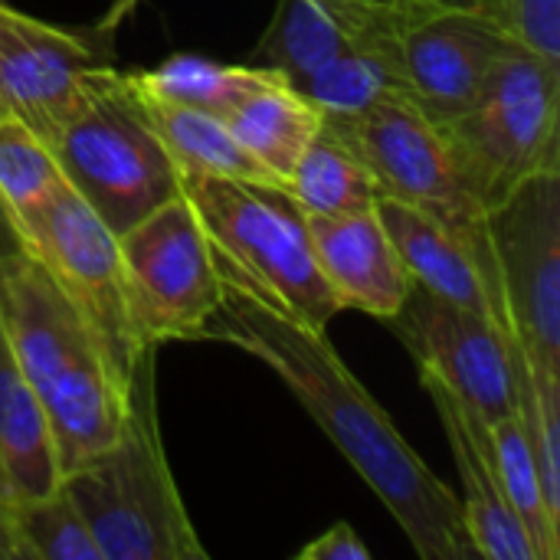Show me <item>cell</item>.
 <instances>
[{
	"instance_id": "cell-1",
	"label": "cell",
	"mask_w": 560,
	"mask_h": 560,
	"mask_svg": "<svg viewBox=\"0 0 560 560\" xmlns=\"http://www.w3.org/2000/svg\"><path fill=\"white\" fill-rule=\"evenodd\" d=\"M217 272L220 302L203 325V341H226L262 361L384 502L420 558H479L456 492L413 453L387 410L338 358L328 335L262 302L223 269Z\"/></svg>"
},
{
	"instance_id": "cell-2",
	"label": "cell",
	"mask_w": 560,
	"mask_h": 560,
	"mask_svg": "<svg viewBox=\"0 0 560 560\" xmlns=\"http://www.w3.org/2000/svg\"><path fill=\"white\" fill-rule=\"evenodd\" d=\"M0 328L46 410L62 476L102 456L121 436L128 384L79 308L16 236L0 243Z\"/></svg>"
},
{
	"instance_id": "cell-3",
	"label": "cell",
	"mask_w": 560,
	"mask_h": 560,
	"mask_svg": "<svg viewBox=\"0 0 560 560\" xmlns=\"http://www.w3.org/2000/svg\"><path fill=\"white\" fill-rule=\"evenodd\" d=\"M154 361L158 345H148L131 368L121 436L62 476L102 560H207L161 443Z\"/></svg>"
},
{
	"instance_id": "cell-4",
	"label": "cell",
	"mask_w": 560,
	"mask_h": 560,
	"mask_svg": "<svg viewBox=\"0 0 560 560\" xmlns=\"http://www.w3.org/2000/svg\"><path fill=\"white\" fill-rule=\"evenodd\" d=\"M180 194L203 223L217 269L295 322L325 331L341 312L308 233V217L282 184L180 174Z\"/></svg>"
},
{
	"instance_id": "cell-5",
	"label": "cell",
	"mask_w": 560,
	"mask_h": 560,
	"mask_svg": "<svg viewBox=\"0 0 560 560\" xmlns=\"http://www.w3.org/2000/svg\"><path fill=\"white\" fill-rule=\"evenodd\" d=\"M66 184L118 236L180 197V171L141 118L125 72L98 62L79 112L49 138Z\"/></svg>"
},
{
	"instance_id": "cell-6",
	"label": "cell",
	"mask_w": 560,
	"mask_h": 560,
	"mask_svg": "<svg viewBox=\"0 0 560 560\" xmlns=\"http://www.w3.org/2000/svg\"><path fill=\"white\" fill-rule=\"evenodd\" d=\"M558 98V59L518 46L479 102L440 125L466 187L486 213L532 174L560 167Z\"/></svg>"
},
{
	"instance_id": "cell-7",
	"label": "cell",
	"mask_w": 560,
	"mask_h": 560,
	"mask_svg": "<svg viewBox=\"0 0 560 560\" xmlns=\"http://www.w3.org/2000/svg\"><path fill=\"white\" fill-rule=\"evenodd\" d=\"M322 128L338 135L368 164L381 197L400 200L446 223L476 256L479 272L502 308L486 207L466 187L440 125L407 98H390L348 118H322Z\"/></svg>"
},
{
	"instance_id": "cell-8",
	"label": "cell",
	"mask_w": 560,
	"mask_h": 560,
	"mask_svg": "<svg viewBox=\"0 0 560 560\" xmlns=\"http://www.w3.org/2000/svg\"><path fill=\"white\" fill-rule=\"evenodd\" d=\"M10 230L79 308L102 341L115 374L128 384L131 368L148 345L131 318L118 236L66 180L39 207L10 220Z\"/></svg>"
},
{
	"instance_id": "cell-9",
	"label": "cell",
	"mask_w": 560,
	"mask_h": 560,
	"mask_svg": "<svg viewBox=\"0 0 560 560\" xmlns=\"http://www.w3.org/2000/svg\"><path fill=\"white\" fill-rule=\"evenodd\" d=\"M486 226L505 328L535 371L560 377V167L522 180Z\"/></svg>"
},
{
	"instance_id": "cell-10",
	"label": "cell",
	"mask_w": 560,
	"mask_h": 560,
	"mask_svg": "<svg viewBox=\"0 0 560 560\" xmlns=\"http://www.w3.org/2000/svg\"><path fill=\"white\" fill-rule=\"evenodd\" d=\"M118 253L141 341H203L220 302V272L190 200L180 194L131 223L118 233Z\"/></svg>"
},
{
	"instance_id": "cell-11",
	"label": "cell",
	"mask_w": 560,
	"mask_h": 560,
	"mask_svg": "<svg viewBox=\"0 0 560 560\" xmlns=\"http://www.w3.org/2000/svg\"><path fill=\"white\" fill-rule=\"evenodd\" d=\"M387 322L420 364V374L440 381L469 413L489 427L515 413L522 348L499 322L453 305L417 282Z\"/></svg>"
},
{
	"instance_id": "cell-12",
	"label": "cell",
	"mask_w": 560,
	"mask_h": 560,
	"mask_svg": "<svg viewBox=\"0 0 560 560\" xmlns=\"http://www.w3.org/2000/svg\"><path fill=\"white\" fill-rule=\"evenodd\" d=\"M518 46L525 43L499 16L430 7L397 36L404 98L433 125H446L479 102Z\"/></svg>"
},
{
	"instance_id": "cell-13",
	"label": "cell",
	"mask_w": 560,
	"mask_h": 560,
	"mask_svg": "<svg viewBox=\"0 0 560 560\" xmlns=\"http://www.w3.org/2000/svg\"><path fill=\"white\" fill-rule=\"evenodd\" d=\"M108 62L72 30L26 16L0 0V108L46 144L79 112L89 72Z\"/></svg>"
},
{
	"instance_id": "cell-14",
	"label": "cell",
	"mask_w": 560,
	"mask_h": 560,
	"mask_svg": "<svg viewBox=\"0 0 560 560\" xmlns=\"http://www.w3.org/2000/svg\"><path fill=\"white\" fill-rule=\"evenodd\" d=\"M423 387L436 407L456 459V472L463 482V522L476 555L489 560H541L499 482L489 423L469 413L440 381L423 374Z\"/></svg>"
},
{
	"instance_id": "cell-15",
	"label": "cell",
	"mask_w": 560,
	"mask_h": 560,
	"mask_svg": "<svg viewBox=\"0 0 560 560\" xmlns=\"http://www.w3.org/2000/svg\"><path fill=\"white\" fill-rule=\"evenodd\" d=\"M308 233L315 262L341 308H358L384 322L394 318L413 279L407 276L377 210L308 217Z\"/></svg>"
},
{
	"instance_id": "cell-16",
	"label": "cell",
	"mask_w": 560,
	"mask_h": 560,
	"mask_svg": "<svg viewBox=\"0 0 560 560\" xmlns=\"http://www.w3.org/2000/svg\"><path fill=\"white\" fill-rule=\"evenodd\" d=\"M374 210H377L407 276L417 285L430 289L433 295H440L453 305L489 315L492 322H499L505 328L502 308H499L489 282L482 279L476 256L446 223H440L436 217H430L417 207L390 200V197H377Z\"/></svg>"
},
{
	"instance_id": "cell-17",
	"label": "cell",
	"mask_w": 560,
	"mask_h": 560,
	"mask_svg": "<svg viewBox=\"0 0 560 560\" xmlns=\"http://www.w3.org/2000/svg\"><path fill=\"white\" fill-rule=\"evenodd\" d=\"M62 486L52 430L0 328V495L10 505Z\"/></svg>"
},
{
	"instance_id": "cell-18",
	"label": "cell",
	"mask_w": 560,
	"mask_h": 560,
	"mask_svg": "<svg viewBox=\"0 0 560 560\" xmlns=\"http://www.w3.org/2000/svg\"><path fill=\"white\" fill-rule=\"evenodd\" d=\"M131 98L148 121V128L158 135L171 161L180 174H210V177H236V180H262L276 184L262 164L233 138L226 121L213 112L154 95L144 89L131 72H125Z\"/></svg>"
},
{
	"instance_id": "cell-19",
	"label": "cell",
	"mask_w": 560,
	"mask_h": 560,
	"mask_svg": "<svg viewBox=\"0 0 560 560\" xmlns=\"http://www.w3.org/2000/svg\"><path fill=\"white\" fill-rule=\"evenodd\" d=\"M233 138L262 164V171L285 187L299 154L322 128V115L308 105L282 75L266 79L249 95H243L226 115Z\"/></svg>"
},
{
	"instance_id": "cell-20",
	"label": "cell",
	"mask_w": 560,
	"mask_h": 560,
	"mask_svg": "<svg viewBox=\"0 0 560 560\" xmlns=\"http://www.w3.org/2000/svg\"><path fill=\"white\" fill-rule=\"evenodd\" d=\"M295 92L315 105L322 118H348L381 102L404 98L397 43L351 46L299 82Z\"/></svg>"
},
{
	"instance_id": "cell-21",
	"label": "cell",
	"mask_w": 560,
	"mask_h": 560,
	"mask_svg": "<svg viewBox=\"0 0 560 560\" xmlns=\"http://www.w3.org/2000/svg\"><path fill=\"white\" fill-rule=\"evenodd\" d=\"M285 190L308 217H345L371 210L381 197L368 164L328 128L308 141L299 154Z\"/></svg>"
},
{
	"instance_id": "cell-22",
	"label": "cell",
	"mask_w": 560,
	"mask_h": 560,
	"mask_svg": "<svg viewBox=\"0 0 560 560\" xmlns=\"http://www.w3.org/2000/svg\"><path fill=\"white\" fill-rule=\"evenodd\" d=\"M351 46L364 43H354V36L318 0H279L272 23L249 56V66L272 69L295 89Z\"/></svg>"
},
{
	"instance_id": "cell-23",
	"label": "cell",
	"mask_w": 560,
	"mask_h": 560,
	"mask_svg": "<svg viewBox=\"0 0 560 560\" xmlns=\"http://www.w3.org/2000/svg\"><path fill=\"white\" fill-rule=\"evenodd\" d=\"M131 75L154 95H164V98H174V102H184V105H194L223 118L243 95H249L256 85H262L266 79L279 72L249 66V62L230 66V62H217L197 52H174L154 69H135Z\"/></svg>"
},
{
	"instance_id": "cell-24",
	"label": "cell",
	"mask_w": 560,
	"mask_h": 560,
	"mask_svg": "<svg viewBox=\"0 0 560 560\" xmlns=\"http://www.w3.org/2000/svg\"><path fill=\"white\" fill-rule=\"evenodd\" d=\"M489 433H492V459L499 469V482H502L518 522L525 525L528 538L535 541L538 558L558 560L560 518L548 509L541 476H538V466H535V456H532V446H528L518 413L495 420L489 427Z\"/></svg>"
},
{
	"instance_id": "cell-25",
	"label": "cell",
	"mask_w": 560,
	"mask_h": 560,
	"mask_svg": "<svg viewBox=\"0 0 560 560\" xmlns=\"http://www.w3.org/2000/svg\"><path fill=\"white\" fill-rule=\"evenodd\" d=\"M10 532L20 560H102L85 518L62 486L43 499L10 505Z\"/></svg>"
},
{
	"instance_id": "cell-26",
	"label": "cell",
	"mask_w": 560,
	"mask_h": 560,
	"mask_svg": "<svg viewBox=\"0 0 560 560\" xmlns=\"http://www.w3.org/2000/svg\"><path fill=\"white\" fill-rule=\"evenodd\" d=\"M62 180L49 144L20 118L0 115V210L7 223L39 207Z\"/></svg>"
},
{
	"instance_id": "cell-27",
	"label": "cell",
	"mask_w": 560,
	"mask_h": 560,
	"mask_svg": "<svg viewBox=\"0 0 560 560\" xmlns=\"http://www.w3.org/2000/svg\"><path fill=\"white\" fill-rule=\"evenodd\" d=\"M354 43H397L400 30L423 16L433 3L427 0H318Z\"/></svg>"
},
{
	"instance_id": "cell-28",
	"label": "cell",
	"mask_w": 560,
	"mask_h": 560,
	"mask_svg": "<svg viewBox=\"0 0 560 560\" xmlns=\"http://www.w3.org/2000/svg\"><path fill=\"white\" fill-rule=\"evenodd\" d=\"M502 23L528 49L560 62V0H505Z\"/></svg>"
},
{
	"instance_id": "cell-29",
	"label": "cell",
	"mask_w": 560,
	"mask_h": 560,
	"mask_svg": "<svg viewBox=\"0 0 560 560\" xmlns=\"http://www.w3.org/2000/svg\"><path fill=\"white\" fill-rule=\"evenodd\" d=\"M371 558V548L361 541V535L348 525V522H338L331 525L325 535H318L312 545H305L299 551V560H368Z\"/></svg>"
},
{
	"instance_id": "cell-30",
	"label": "cell",
	"mask_w": 560,
	"mask_h": 560,
	"mask_svg": "<svg viewBox=\"0 0 560 560\" xmlns=\"http://www.w3.org/2000/svg\"><path fill=\"white\" fill-rule=\"evenodd\" d=\"M138 3H141V0H112V7H108V10H105V16L98 20L95 33H98V36L115 33V30L125 23V16H131V10H135Z\"/></svg>"
},
{
	"instance_id": "cell-31",
	"label": "cell",
	"mask_w": 560,
	"mask_h": 560,
	"mask_svg": "<svg viewBox=\"0 0 560 560\" xmlns=\"http://www.w3.org/2000/svg\"><path fill=\"white\" fill-rule=\"evenodd\" d=\"M433 7H446V10H476V13H489L502 20L505 0H427Z\"/></svg>"
},
{
	"instance_id": "cell-32",
	"label": "cell",
	"mask_w": 560,
	"mask_h": 560,
	"mask_svg": "<svg viewBox=\"0 0 560 560\" xmlns=\"http://www.w3.org/2000/svg\"><path fill=\"white\" fill-rule=\"evenodd\" d=\"M0 560H20L16 558V545H13V532H10V509L0 495Z\"/></svg>"
},
{
	"instance_id": "cell-33",
	"label": "cell",
	"mask_w": 560,
	"mask_h": 560,
	"mask_svg": "<svg viewBox=\"0 0 560 560\" xmlns=\"http://www.w3.org/2000/svg\"><path fill=\"white\" fill-rule=\"evenodd\" d=\"M7 240H13V230H10V223H7V217L0 210V243H7Z\"/></svg>"
},
{
	"instance_id": "cell-34",
	"label": "cell",
	"mask_w": 560,
	"mask_h": 560,
	"mask_svg": "<svg viewBox=\"0 0 560 560\" xmlns=\"http://www.w3.org/2000/svg\"><path fill=\"white\" fill-rule=\"evenodd\" d=\"M0 115H7V112H3V108H0Z\"/></svg>"
}]
</instances>
